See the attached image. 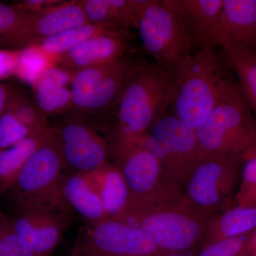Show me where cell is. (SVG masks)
<instances>
[{
    "instance_id": "ac0fdd59",
    "label": "cell",
    "mask_w": 256,
    "mask_h": 256,
    "mask_svg": "<svg viewBox=\"0 0 256 256\" xmlns=\"http://www.w3.org/2000/svg\"><path fill=\"white\" fill-rule=\"evenodd\" d=\"M86 174L98 192L106 217L127 222L131 210L130 193L118 165L109 162Z\"/></svg>"
},
{
    "instance_id": "3957f363",
    "label": "cell",
    "mask_w": 256,
    "mask_h": 256,
    "mask_svg": "<svg viewBox=\"0 0 256 256\" xmlns=\"http://www.w3.org/2000/svg\"><path fill=\"white\" fill-rule=\"evenodd\" d=\"M213 216L181 196L134 214L127 222L142 229L162 256H196Z\"/></svg>"
},
{
    "instance_id": "6da1fadb",
    "label": "cell",
    "mask_w": 256,
    "mask_h": 256,
    "mask_svg": "<svg viewBox=\"0 0 256 256\" xmlns=\"http://www.w3.org/2000/svg\"><path fill=\"white\" fill-rule=\"evenodd\" d=\"M174 94L172 74L158 64L142 62L134 69L114 108L112 156L137 144L156 120L168 112Z\"/></svg>"
},
{
    "instance_id": "cb8c5ba5",
    "label": "cell",
    "mask_w": 256,
    "mask_h": 256,
    "mask_svg": "<svg viewBox=\"0 0 256 256\" xmlns=\"http://www.w3.org/2000/svg\"><path fill=\"white\" fill-rule=\"evenodd\" d=\"M6 108L28 128L31 136L45 134L53 128L46 114L20 89L10 87Z\"/></svg>"
},
{
    "instance_id": "d6986e66",
    "label": "cell",
    "mask_w": 256,
    "mask_h": 256,
    "mask_svg": "<svg viewBox=\"0 0 256 256\" xmlns=\"http://www.w3.org/2000/svg\"><path fill=\"white\" fill-rule=\"evenodd\" d=\"M62 188L69 206L78 212L88 224L107 218L98 192L86 173L73 172L64 174Z\"/></svg>"
},
{
    "instance_id": "74e56055",
    "label": "cell",
    "mask_w": 256,
    "mask_h": 256,
    "mask_svg": "<svg viewBox=\"0 0 256 256\" xmlns=\"http://www.w3.org/2000/svg\"><path fill=\"white\" fill-rule=\"evenodd\" d=\"M242 256H254V254H252V250H250V252H246V254H244V255Z\"/></svg>"
},
{
    "instance_id": "8992f818",
    "label": "cell",
    "mask_w": 256,
    "mask_h": 256,
    "mask_svg": "<svg viewBox=\"0 0 256 256\" xmlns=\"http://www.w3.org/2000/svg\"><path fill=\"white\" fill-rule=\"evenodd\" d=\"M137 144L156 156L161 164L165 183L181 195L202 156L196 130L168 112L156 120Z\"/></svg>"
},
{
    "instance_id": "836d02e7",
    "label": "cell",
    "mask_w": 256,
    "mask_h": 256,
    "mask_svg": "<svg viewBox=\"0 0 256 256\" xmlns=\"http://www.w3.org/2000/svg\"><path fill=\"white\" fill-rule=\"evenodd\" d=\"M20 50H0V80L15 76Z\"/></svg>"
},
{
    "instance_id": "7c38bea8",
    "label": "cell",
    "mask_w": 256,
    "mask_h": 256,
    "mask_svg": "<svg viewBox=\"0 0 256 256\" xmlns=\"http://www.w3.org/2000/svg\"><path fill=\"white\" fill-rule=\"evenodd\" d=\"M56 130L66 168L88 173L110 162V144L78 114L68 116Z\"/></svg>"
},
{
    "instance_id": "52a82bcc",
    "label": "cell",
    "mask_w": 256,
    "mask_h": 256,
    "mask_svg": "<svg viewBox=\"0 0 256 256\" xmlns=\"http://www.w3.org/2000/svg\"><path fill=\"white\" fill-rule=\"evenodd\" d=\"M66 168L56 130L32 154L10 193L16 206H50L73 213L62 193Z\"/></svg>"
},
{
    "instance_id": "d6a6232c",
    "label": "cell",
    "mask_w": 256,
    "mask_h": 256,
    "mask_svg": "<svg viewBox=\"0 0 256 256\" xmlns=\"http://www.w3.org/2000/svg\"><path fill=\"white\" fill-rule=\"evenodd\" d=\"M74 74L62 67L50 65L45 69L38 80L56 87H66L68 84H72Z\"/></svg>"
},
{
    "instance_id": "4dcf8cb0",
    "label": "cell",
    "mask_w": 256,
    "mask_h": 256,
    "mask_svg": "<svg viewBox=\"0 0 256 256\" xmlns=\"http://www.w3.org/2000/svg\"><path fill=\"white\" fill-rule=\"evenodd\" d=\"M31 136L28 128L5 107L0 116V150L15 146Z\"/></svg>"
},
{
    "instance_id": "4316f807",
    "label": "cell",
    "mask_w": 256,
    "mask_h": 256,
    "mask_svg": "<svg viewBox=\"0 0 256 256\" xmlns=\"http://www.w3.org/2000/svg\"><path fill=\"white\" fill-rule=\"evenodd\" d=\"M234 202L256 206V144L242 156V173Z\"/></svg>"
},
{
    "instance_id": "8d00e7d4",
    "label": "cell",
    "mask_w": 256,
    "mask_h": 256,
    "mask_svg": "<svg viewBox=\"0 0 256 256\" xmlns=\"http://www.w3.org/2000/svg\"><path fill=\"white\" fill-rule=\"evenodd\" d=\"M252 252L254 256H256V230L252 235Z\"/></svg>"
},
{
    "instance_id": "4fadbf2b",
    "label": "cell",
    "mask_w": 256,
    "mask_h": 256,
    "mask_svg": "<svg viewBox=\"0 0 256 256\" xmlns=\"http://www.w3.org/2000/svg\"><path fill=\"white\" fill-rule=\"evenodd\" d=\"M90 23L80 1L63 2L41 12L28 14L13 31L0 37V47L23 48L69 28Z\"/></svg>"
},
{
    "instance_id": "44dd1931",
    "label": "cell",
    "mask_w": 256,
    "mask_h": 256,
    "mask_svg": "<svg viewBox=\"0 0 256 256\" xmlns=\"http://www.w3.org/2000/svg\"><path fill=\"white\" fill-rule=\"evenodd\" d=\"M53 130L54 128L45 134L30 136L15 146L0 150V194L12 191L24 166Z\"/></svg>"
},
{
    "instance_id": "2e32d148",
    "label": "cell",
    "mask_w": 256,
    "mask_h": 256,
    "mask_svg": "<svg viewBox=\"0 0 256 256\" xmlns=\"http://www.w3.org/2000/svg\"><path fill=\"white\" fill-rule=\"evenodd\" d=\"M130 32L94 37L73 50L53 58L58 66L74 74L80 69L110 63L127 54Z\"/></svg>"
},
{
    "instance_id": "ffe728a7",
    "label": "cell",
    "mask_w": 256,
    "mask_h": 256,
    "mask_svg": "<svg viewBox=\"0 0 256 256\" xmlns=\"http://www.w3.org/2000/svg\"><path fill=\"white\" fill-rule=\"evenodd\" d=\"M256 230V206L234 204L212 217L202 248L224 239L245 236Z\"/></svg>"
},
{
    "instance_id": "277c9868",
    "label": "cell",
    "mask_w": 256,
    "mask_h": 256,
    "mask_svg": "<svg viewBox=\"0 0 256 256\" xmlns=\"http://www.w3.org/2000/svg\"><path fill=\"white\" fill-rule=\"evenodd\" d=\"M202 156L242 158L256 144V119L238 80L229 76L204 124L196 130Z\"/></svg>"
},
{
    "instance_id": "7402d4cb",
    "label": "cell",
    "mask_w": 256,
    "mask_h": 256,
    "mask_svg": "<svg viewBox=\"0 0 256 256\" xmlns=\"http://www.w3.org/2000/svg\"><path fill=\"white\" fill-rule=\"evenodd\" d=\"M126 32L130 31L104 24L88 23L48 37L33 46L50 57L52 62L55 57L73 50L94 37Z\"/></svg>"
},
{
    "instance_id": "5b68a950",
    "label": "cell",
    "mask_w": 256,
    "mask_h": 256,
    "mask_svg": "<svg viewBox=\"0 0 256 256\" xmlns=\"http://www.w3.org/2000/svg\"><path fill=\"white\" fill-rule=\"evenodd\" d=\"M143 46L159 66L174 74L192 56V43L168 0H130Z\"/></svg>"
},
{
    "instance_id": "1f68e13d",
    "label": "cell",
    "mask_w": 256,
    "mask_h": 256,
    "mask_svg": "<svg viewBox=\"0 0 256 256\" xmlns=\"http://www.w3.org/2000/svg\"><path fill=\"white\" fill-rule=\"evenodd\" d=\"M28 14L14 5L0 2V37L13 31Z\"/></svg>"
},
{
    "instance_id": "f1b7e54d",
    "label": "cell",
    "mask_w": 256,
    "mask_h": 256,
    "mask_svg": "<svg viewBox=\"0 0 256 256\" xmlns=\"http://www.w3.org/2000/svg\"><path fill=\"white\" fill-rule=\"evenodd\" d=\"M1 256H36L15 232L9 217L0 212Z\"/></svg>"
},
{
    "instance_id": "f35d334b",
    "label": "cell",
    "mask_w": 256,
    "mask_h": 256,
    "mask_svg": "<svg viewBox=\"0 0 256 256\" xmlns=\"http://www.w3.org/2000/svg\"><path fill=\"white\" fill-rule=\"evenodd\" d=\"M70 256H76V252L75 249L74 248L73 252H72Z\"/></svg>"
},
{
    "instance_id": "d590c367",
    "label": "cell",
    "mask_w": 256,
    "mask_h": 256,
    "mask_svg": "<svg viewBox=\"0 0 256 256\" xmlns=\"http://www.w3.org/2000/svg\"><path fill=\"white\" fill-rule=\"evenodd\" d=\"M10 87L0 84V116L4 110L9 96Z\"/></svg>"
},
{
    "instance_id": "7a4b0ae2",
    "label": "cell",
    "mask_w": 256,
    "mask_h": 256,
    "mask_svg": "<svg viewBox=\"0 0 256 256\" xmlns=\"http://www.w3.org/2000/svg\"><path fill=\"white\" fill-rule=\"evenodd\" d=\"M215 48L197 50L172 74L174 94L168 112L195 130L206 122L229 78Z\"/></svg>"
},
{
    "instance_id": "d4e9b609",
    "label": "cell",
    "mask_w": 256,
    "mask_h": 256,
    "mask_svg": "<svg viewBox=\"0 0 256 256\" xmlns=\"http://www.w3.org/2000/svg\"><path fill=\"white\" fill-rule=\"evenodd\" d=\"M36 104L46 116L72 110V95L66 87H56L38 80L33 85Z\"/></svg>"
},
{
    "instance_id": "30bf717a",
    "label": "cell",
    "mask_w": 256,
    "mask_h": 256,
    "mask_svg": "<svg viewBox=\"0 0 256 256\" xmlns=\"http://www.w3.org/2000/svg\"><path fill=\"white\" fill-rule=\"evenodd\" d=\"M114 158L130 193L128 220L134 214L181 196L166 184L160 162L143 146L136 144Z\"/></svg>"
},
{
    "instance_id": "e575fe53",
    "label": "cell",
    "mask_w": 256,
    "mask_h": 256,
    "mask_svg": "<svg viewBox=\"0 0 256 256\" xmlns=\"http://www.w3.org/2000/svg\"><path fill=\"white\" fill-rule=\"evenodd\" d=\"M63 2L60 0H25L16 3L14 6L24 12L34 14L41 12L44 10L60 4Z\"/></svg>"
},
{
    "instance_id": "8fae6325",
    "label": "cell",
    "mask_w": 256,
    "mask_h": 256,
    "mask_svg": "<svg viewBox=\"0 0 256 256\" xmlns=\"http://www.w3.org/2000/svg\"><path fill=\"white\" fill-rule=\"evenodd\" d=\"M74 249L76 256H162L142 229L108 218L89 224Z\"/></svg>"
},
{
    "instance_id": "e0dca14e",
    "label": "cell",
    "mask_w": 256,
    "mask_h": 256,
    "mask_svg": "<svg viewBox=\"0 0 256 256\" xmlns=\"http://www.w3.org/2000/svg\"><path fill=\"white\" fill-rule=\"evenodd\" d=\"M182 20L192 46H214L224 0H168Z\"/></svg>"
},
{
    "instance_id": "9c48e42d",
    "label": "cell",
    "mask_w": 256,
    "mask_h": 256,
    "mask_svg": "<svg viewBox=\"0 0 256 256\" xmlns=\"http://www.w3.org/2000/svg\"><path fill=\"white\" fill-rule=\"evenodd\" d=\"M142 63L127 54L110 63L77 70L70 89L72 110L86 114L114 108L131 74Z\"/></svg>"
},
{
    "instance_id": "603a6c76",
    "label": "cell",
    "mask_w": 256,
    "mask_h": 256,
    "mask_svg": "<svg viewBox=\"0 0 256 256\" xmlns=\"http://www.w3.org/2000/svg\"><path fill=\"white\" fill-rule=\"evenodd\" d=\"M89 22L124 30L137 28V20L130 0H80Z\"/></svg>"
},
{
    "instance_id": "ba28073f",
    "label": "cell",
    "mask_w": 256,
    "mask_h": 256,
    "mask_svg": "<svg viewBox=\"0 0 256 256\" xmlns=\"http://www.w3.org/2000/svg\"><path fill=\"white\" fill-rule=\"evenodd\" d=\"M242 162L240 156L204 154L186 180L181 196L196 210L216 215L232 206L229 203L238 188Z\"/></svg>"
},
{
    "instance_id": "ab89813d",
    "label": "cell",
    "mask_w": 256,
    "mask_h": 256,
    "mask_svg": "<svg viewBox=\"0 0 256 256\" xmlns=\"http://www.w3.org/2000/svg\"><path fill=\"white\" fill-rule=\"evenodd\" d=\"M0 256H1V252H0Z\"/></svg>"
},
{
    "instance_id": "5bb4252c",
    "label": "cell",
    "mask_w": 256,
    "mask_h": 256,
    "mask_svg": "<svg viewBox=\"0 0 256 256\" xmlns=\"http://www.w3.org/2000/svg\"><path fill=\"white\" fill-rule=\"evenodd\" d=\"M72 214L54 207L16 206L9 218L35 255L50 256L68 228Z\"/></svg>"
},
{
    "instance_id": "9a60e30c",
    "label": "cell",
    "mask_w": 256,
    "mask_h": 256,
    "mask_svg": "<svg viewBox=\"0 0 256 256\" xmlns=\"http://www.w3.org/2000/svg\"><path fill=\"white\" fill-rule=\"evenodd\" d=\"M214 46L225 54L256 56V0H224Z\"/></svg>"
},
{
    "instance_id": "f546056e",
    "label": "cell",
    "mask_w": 256,
    "mask_h": 256,
    "mask_svg": "<svg viewBox=\"0 0 256 256\" xmlns=\"http://www.w3.org/2000/svg\"><path fill=\"white\" fill-rule=\"evenodd\" d=\"M254 234L212 242L202 248L196 256H242L252 250Z\"/></svg>"
},
{
    "instance_id": "484cf974",
    "label": "cell",
    "mask_w": 256,
    "mask_h": 256,
    "mask_svg": "<svg viewBox=\"0 0 256 256\" xmlns=\"http://www.w3.org/2000/svg\"><path fill=\"white\" fill-rule=\"evenodd\" d=\"M224 54L256 119V56Z\"/></svg>"
},
{
    "instance_id": "83f0119b",
    "label": "cell",
    "mask_w": 256,
    "mask_h": 256,
    "mask_svg": "<svg viewBox=\"0 0 256 256\" xmlns=\"http://www.w3.org/2000/svg\"><path fill=\"white\" fill-rule=\"evenodd\" d=\"M52 60L36 46H28L20 50L18 70L15 76L32 86L38 82Z\"/></svg>"
}]
</instances>
